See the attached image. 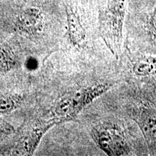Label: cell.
Returning a JSON list of instances; mask_svg holds the SVG:
<instances>
[{
  "mask_svg": "<svg viewBox=\"0 0 156 156\" xmlns=\"http://www.w3.org/2000/svg\"><path fill=\"white\" fill-rule=\"evenodd\" d=\"M129 0H98L99 31L116 58L121 53Z\"/></svg>",
  "mask_w": 156,
  "mask_h": 156,
  "instance_id": "1",
  "label": "cell"
},
{
  "mask_svg": "<svg viewBox=\"0 0 156 156\" xmlns=\"http://www.w3.org/2000/svg\"><path fill=\"white\" fill-rule=\"evenodd\" d=\"M114 85L113 83H101L66 93L54 105V119L58 124L75 120L85 107L110 90Z\"/></svg>",
  "mask_w": 156,
  "mask_h": 156,
  "instance_id": "2",
  "label": "cell"
},
{
  "mask_svg": "<svg viewBox=\"0 0 156 156\" xmlns=\"http://www.w3.org/2000/svg\"><path fill=\"white\" fill-rule=\"evenodd\" d=\"M90 135L103 152L110 156L130 155L132 147L119 126L111 122L101 123L91 128Z\"/></svg>",
  "mask_w": 156,
  "mask_h": 156,
  "instance_id": "3",
  "label": "cell"
},
{
  "mask_svg": "<svg viewBox=\"0 0 156 156\" xmlns=\"http://www.w3.org/2000/svg\"><path fill=\"white\" fill-rule=\"evenodd\" d=\"M131 114L145 138L150 153L156 155V106L142 104L134 108Z\"/></svg>",
  "mask_w": 156,
  "mask_h": 156,
  "instance_id": "4",
  "label": "cell"
},
{
  "mask_svg": "<svg viewBox=\"0 0 156 156\" xmlns=\"http://www.w3.org/2000/svg\"><path fill=\"white\" fill-rule=\"evenodd\" d=\"M67 24V37L70 44L77 49H83L87 44V33L78 7L73 0L64 4Z\"/></svg>",
  "mask_w": 156,
  "mask_h": 156,
  "instance_id": "5",
  "label": "cell"
},
{
  "mask_svg": "<svg viewBox=\"0 0 156 156\" xmlns=\"http://www.w3.org/2000/svg\"><path fill=\"white\" fill-rule=\"evenodd\" d=\"M45 25L46 17L44 12L41 8L34 6L21 9L15 21L17 30L28 36H36L41 34Z\"/></svg>",
  "mask_w": 156,
  "mask_h": 156,
  "instance_id": "6",
  "label": "cell"
},
{
  "mask_svg": "<svg viewBox=\"0 0 156 156\" xmlns=\"http://www.w3.org/2000/svg\"><path fill=\"white\" fill-rule=\"evenodd\" d=\"M58 123L54 119L43 121L33 126L24 140V150L27 155H33L46 132Z\"/></svg>",
  "mask_w": 156,
  "mask_h": 156,
  "instance_id": "7",
  "label": "cell"
},
{
  "mask_svg": "<svg viewBox=\"0 0 156 156\" xmlns=\"http://www.w3.org/2000/svg\"><path fill=\"white\" fill-rule=\"evenodd\" d=\"M132 71L136 77H156V56L142 55L132 63Z\"/></svg>",
  "mask_w": 156,
  "mask_h": 156,
  "instance_id": "8",
  "label": "cell"
},
{
  "mask_svg": "<svg viewBox=\"0 0 156 156\" xmlns=\"http://www.w3.org/2000/svg\"><path fill=\"white\" fill-rule=\"evenodd\" d=\"M22 95L9 94L0 95V116L11 113L22 103Z\"/></svg>",
  "mask_w": 156,
  "mask_h": 156,
  "instance_id": "9",
  "label": "cell"
},
{
  "mask_svg": "<svg viewBox=\"0 0 156 156\" xmlns=\"http://www.w3.org/2000/svg\"><path fill=\"white\" fill-rule=\"evenodd\" d=\"M15 64L12 56L8 50L0 46V73L10 70Z\"/></svg>",
  "mask_w": 156,
  "mask_h": 156,
  "instance_id": "10",
  "label": "cell"
},
{
  "mask_svg": "<svg viewBox=\"0 0 156 156\" xmlns=\"http://www.w3.org/2000/svg\"><path fill=\"white\" fill-rule=\"evenodd\" d=\"M146 29L151 38L156 41V3L147 19Z\"/></svg>",
  "mask_w": 156,
  "mask_h": 156,
  "instance_id": "11",
  "label": "cell"
},
{
  "mask_svg": "<svg viewBox=\"0 0 156 156\" xmlns=\"http://www.w3.org/2000/svg\"><path fill=\"white\" fill-rule=\"evenodd\" d=\"M15 128L10 123L0 119V140L12 134L15 132Z\"/></svg>",
  "mask_w": 156,
  "mask_h": 156,
  "instance_id": "12",
  "label": "cell"
}]
</instances>
